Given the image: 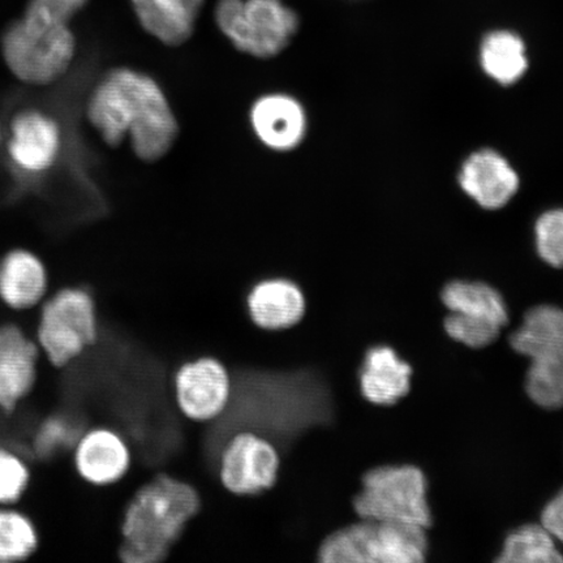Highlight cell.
Masks as SVG:
<instances>
[{"mask_svg": "<svg viewBox=\"0 0 563 563\" xmlns=\"http://www.w3.org/2000/svg\"><path fill=\"white\" fill-rule=\"evenodd\" d=\"M481 62L484 73L493 80L512 86L528 68L525 42L510 31L490 32L483 40Z\"/></svg>", "mask_w": 563, "mask_h": 563, "instance_id": "44dd1931", "label": "cell"}, {"mask_svg": "<svg viewBox=\"0 0 563 563\" xmlns=\"http://www.w3.org/2000/svg\"><path fill=\"white\" fill-rule=\"evenodd\" d=\"M280 456L269 440L250 431L238 432L223 446L218 471L224 489L255 496L274 487Z\"/></svg>", "mask_w": 563, "mask_h": 563, "instance_id": "30bf717a", "label": "cell"}, {"mask_svg": "<svg viewBox=\"0 0 563 563\" xmlns=\"http://www.w3.org/2000/svg\"><path fill=\"white\" fill-rule=\"evenodd\" d=\"M428 552L427 528L361 519L338 528L321 541V563H421Z\"/></svg>", "mask_w": 563, "mask_h": 563, "instance_id": "3957f363", "label": "cell"}, {"mask_svg": "<svg viewBox=\"0 0 563 563\" xmlns=\"http://www.w3.org/2000/svg\"><path fill=\"white\" fill-rule=\"evenodd\" d=\"M427 489V478L418 467H376L364 475L352 506L361 519L389 520L428 530L432 514Z\"/></svg>", "mask_w": 563, "mask_h": 563, "instance_id": "ba28073f", "label": "cell"}, {"mask_svg": "<svg viewBox=\"0 0 563 563\" xmlns=\"http://www.w3.org/2000/svg\"><path fill=\"white\" fill-rule=\"evenodd\" d=\"M88 2L89 0H27L25 12L69 24Z\"/></svg>", "mask_w": 563, "mask_h": 563, "instance_id": "4316f807", "label": "cell"}, {"mask_svg": "<svg viewBox=\"0 0 563 563\" xmlns=\"http://www.w3.org/2000/svg\"><path fill=\"white\" fill-rule=\"evenodd\" d=\"M200 509L191 484L161 473L141 485L126 504L122 519L123 563H164L188 520Z\"/></svg>", "mask_w": 563, "mask_h": 563, "instance_id": "7a4b0ae2", "label": "cell"}, {"mask_svg": "<svg viewBox=\"0 0 563 563\" xmlns=\"http://www.w3.org/2000/svg\"><path fill=\"white\" fill-rule=\"evenodd\" d=\"M74 468L90 487L104 488L118 483L131 464L129 443L108 426L87 428L73 449Z\"/></svg>", "mask_w": 563, "mask_h": 563, "instance_id": "7c38bea8", "label": "cell"}, {"mask_svg": "<svg viewBox=\"0 0 563 563\" xmlns=\"http://www.w3.org/2000/svg\"><path fill=\"white\" fill-rule=\"evenodd\" d=\"M534 232L540 257L551 266L563 267V209L541 216Z\"/></svg>", "mask_w": 563, "mask_h": 563, "instance_id": "484cf974", "label": "cell"}, {"mask_svg": "<svg viewBox=\"0 0 563 563\" xmlns=\"http://www.w3.org/2000/svg\"><path fill=\"white\" fill-rule=\"evenodd\" d=\"M38 544L32 519L13 506H0V562L25 561L37 551Z\"/></svg>", "mask_w": 563, "mask_h": 563, "instance_id": "603a6c76", "label": "cell"}, {"mask_svg": "<svg viewBox=\"0 0 563 563\" xmlns=\"http://www.w3.org/2000/svg\"><path fill=\"white\" fill-rule=\"evenodd\" d=\"M175 396L183 415L197 422L220 418L229 405L231 378L214 357H199L176 371Z\"/></svg>", "mask_w": 563, "mask_h": 563, "instance_id": "8fae6325", "label": "cell"}, {"mask_svg": "<svg viewBox=\"0 0 563 563\" xmlns=\"http://www.w3.org/2000/svg\"><path fill=\"white\" fill-rule=\"evenodd\" d=\"M441 298L450 311L446 333L464 346L487 347L508 325V308L501 294L482 282H452L443 288Z\"/></svg>", "mask_w": 563, "mask_h": 563, "instance_id": "9c48e42d", "label": "cell"}, {"mask_svg": "<svg viewBox=\"0 0 563 563\" xmlns=\"http://www.w3.org/2000/svg\"><path fill=\"white\" fill-rule=\"evenodd\" d=\"M563 555L555 540L543 526L527 525L518 528L505 540L497 562L503 563H558Z\"/></svg>", "mask_w": 563, "mask_h": 563, "instance_id": "7402d4cb", "label": "cell"}, {"mask_svg": "<svg viewBox=\"0 0 563 563\" xmlns=\"http://www.w3.org/2000/svg\"><path fill=\"white\" fill-rule=\"evenodd\" d=\"M31 483V468L24 457L0 446V506H13L25 495Z\"/></svg>", "mask_w": 563, "mask_h": 563, "instance_id": "d4e9b609", "label": "cell"}, {"mask_svg": "<svg viewBox=\"0 0 563 563\" xmlns=\"http://www.w3.org/2000/svg\"><path fill=\"white\" fill-rule=\"evenodd\" d=\"M460 183L464 192L484 209H501L517 194L519 176L508 161L495 151H478L462 166Z\"/></svg>", "mask_w": 563, "mask_h": 563, "instance_id": "e0dca14e", "label": "cell"}, {"mask_svg": "<svg viewBox=\"0 0 563 563\" xmlns=\"http://www.w3.org/2000/svg\"><path fill=\"white\" fill-rule=\"evenodd\" d=\"M86 428L65 415H54L41 422L33 438V450L42 460H48L75 446Z\"/></svg>", "mask_w": 563, "mask_h": 563, "instance_id": "cb8c5ba5", "label": "cell"}, {"mask_svg": "<svg viewBox=\"0 0 563 563\" xmlns=\"http://www.w3.org/2000/svg\"><path fill=\"white\" fill-rule=\"evenodd\" d=\"M541 526L563 544V489L545 506L541 516Z\"/></svg>", "mask_w": 563, "mask_h": 563, "instance_id": "83f0119b", "label": "cell"}, {"mask_svg": "<svg viewBox=\"0 0 563 563\" xmlns=\"http://www.w3.org/2000/svg\"><path fill=\"white\" fill-rule=\"evenodd\" d=\"M216 23L236 51L269 59L299 31L298 13L284 0H218Z\"/></svg>", "mask_w": 563, "mask_h": 563, "instance_id": "52a82bcc", "label": "cell"}, {"mask_svg": "<svg viewBox=\"0 0 563 563\" xmlns=\"http://www.w3.org/2000/svg\"><path fill=\"white\" fill-rule=\"evenodd\" d=\"M100 317L93 295L84 287H66L42 306L35 342L56 368H65L100 338Z\"/></svg>", "mask_w": 563, "mask_h": 563, "instance_id": "8992f818", "label": "cell"}, {"mask_svg": "<svg viewBox=\"0 0 563 563\" xmlns=\"http://www.w3.org/2000/svg\"><path fill=\"white\" fill-rule=\"evenodd\" d=\"M518 354L530 358L526 390L534 404L547 410L563 407V311L539 306L525 316L522 327L510 336Z\"/></svg>", "mask_w": 563, "mask_h": 563, "instance_id": "5b68a950", "label": "cell"}, {"mask_svg": "<svg viewBox=\"0 0 563 563\" xmlns=\"http://www.w3.org/2000/svg\"><path fill=\"white\" fill-rule=\"evenodd\" d=\"M88 118L106 143L118 146L130 139L132 151L145 162L165 157L179 132L159 84L131 68L104 76L90 97Z\"/></svg>", "mask_w": 563, "mask_h": 563, "instance_id": "6da1fadb", "label": "cell"}, {"mask_svg": "<svg viewBox=\"0 0 563 563\" xmlns=\"http://www.w3.org/2000/svg\"><path fill=\"white\" fill-rule=\"evenodd\" d=\"M250 119L260 143L274 152L297 150L307 135L305 106L290 95L271 93L260 97L252 104Z\"/></svg>", "mask_w": 563, "mask_h": 563, "instance_id": "9a60e30c", "label": "cell"}, {"mask_svg": "<svg viewBox=\"0 0 563 563\" xmlns=\"http://www.w3.org/2000/svg\"><path fill=\"white\" fill-rule=\"evenodd\" d=\"M47 273L33 253L16 250L0 262V300L13 311H30L44 300Z\"/></svg>", "mask_w": 563, "mask_h": 563, "instance_id": "ffe728a7", "label": "cell"}, {"mask_svg": "<svg viewBox=\"0 0 563 563\" xmlns=\"http://www.w3.org/2000/svg\"><path fill=\"white\" fill-rule=\"evenodd\" d=\"M76 41L69 24L25 12L2 35L5 65L27 84L53 82L74 60Z\"/></svg>", "mask_w": 563, "mask_h": 563, "instance_id": "277c9868", "label": "cell"}, {"mask_svg": "<svg viewBox=\"0 0 563 563\" xmlns=\"http://www.w3.org/2000/svg\"><path fill=\"white\" fill-rule=\"evenodd\" d=\"M246 309L260 329L286 330L297 325L306 313V294L297 280L269 277L256 282L246 294Z\"/></svg>", "mask_w": 563, "mask_h": 563, "instance_id": "2e32d148", "label": "cell"}, {"mask_svg": "<svg viewBox=\"0 0 563 563\" xmlns=\"http://www.w3.org/2000/svg\"><path fill=\"white\" fill-rule=\"evenodd\" d=\"M141 26L167 46L185 44L195 32L203 0H131Z\"/></svg>", "mask_w": 563, "mask_h": 563, "instance_id": "d6986e66", "label": "cell"}, {"mask_svg": "<svg viewBox=\"0 0 563 563\" xmlns=\"http://www.w3.org/2000/svg\"><path fill=\"white\" fill-rule=\"evenodd\" d=\"M62 133L52 117L37 110L20 112L11 125L9 154L12 165L26 175L52 168L59 157Z\"/></svg>", "mask_w": 563, "mask_h": 563, "instance_id": "5bb4252c", "label": "cell"}, {"mask_svg": "<svg viewBox=\"0 0 563 563\" xmlns=\"http://www.w3.org/2000/svg\"><path fill=\"white\" fill-rule=\"evenodd\" d=\"M412 368L387 346L368 350L358 373L362 396L377 406L399 402L410 391Z\"/></svg>", "mask_w": 563, "mask_h": 563, "instance_id": "ac0fdd59", "label": "cell"}, {"mask_svg": "<svg viewBox=\"0 0 563 563\" xmlns=\"http://www.w3.org/2000/svg\"><path fill=\"white\" fill-rule=\"evenodd\" d=\"M41 350L23 329L0 327V410L11 413L34 389Z\"/></svg>", "mask_w": 563, "mask_h": 563, "instance_id": "4fadbf2b", "label": "cell"}]
</instances>
